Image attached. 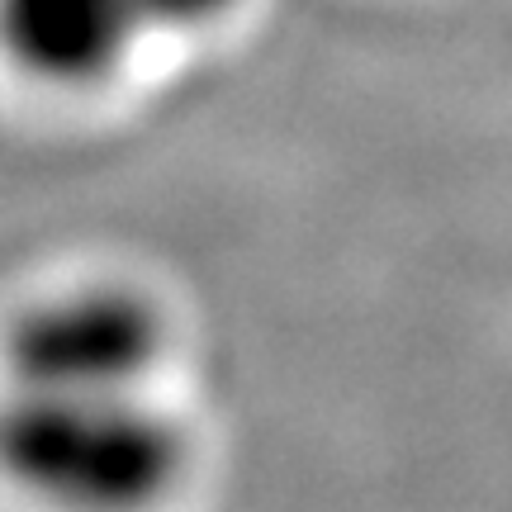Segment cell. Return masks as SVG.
I'll list each match as a JSON object with an SVG mask.
<instances>
[{
	"label": "cell",
	"mask_w": 512,
	"mask_h": 512,
	"mask_svg": "<svg viewBox=\"0 0 512 512\" xmlns=\"http://www.w3.org/2000/svg\"><path fill=\"white\" fill-rule=\"evenodd\" d=\"M157 351V313L124 290L43 299L10 337L19 389H138Z\"/></svg>",
	"instance_id": "2"
},
{
	"label": "cell",
	"mask_w": 512,
	"mask_h": 512,
	"mask_svg": "<svg viewBox=\"0 0 512 512\" xmlns=\"http://www.w3.org/2000/svg\"><path fill=\"white\" fill-rule=\"evenodd\" d=\"M133 5L143 15V29H190L214 19L228 0H133Z\"/></svg>",
	"instance_id": "4"
},
{
	"label": "cell",
	"mask_w": 512,
	"mask_h": 512,
	"mask_svg": "<svg viewBox=\"0 0 512 512\" xmlns=\"http://www.w3.org/2000/svg\"><path fill=\"white\" fill-rule=\"evenodd\" d=\"M5 465L62 512H138L181 470V432L138 389H19Z\"/></svg>",
	"instance_id": "1"
},
{
	"label": "cell",
	"mask_w": 512,
	"mask_h": 512,
	"mask_svg": "<svg viewBox=\"0 0 512 512\" xmlns=\"http://www.w3.org/2000/svg\"><path fill=\"white\" fill-rule=\"evenodd\" d=\"M5 34L38 76L91 81L119 67L143 15L133 0H5Z\"/></svg>",
	"instance_id": "3"
}]
</instances>
